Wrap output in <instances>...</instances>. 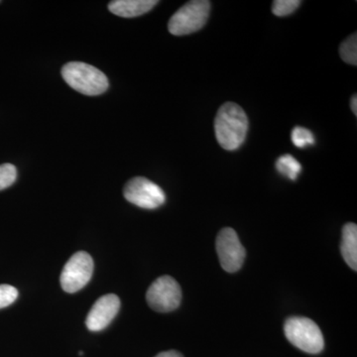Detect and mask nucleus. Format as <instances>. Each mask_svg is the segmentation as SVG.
Instances as JSON below:
<instances>
[{"label": "nucleus", "mask_w": 357, "mask_h": 357, "mask_svg": "<svg viewBox=\"0 0 357 357\" xmlns=\"http://www.w3.org/2000/svg\"><path fill=\"white\" fill-rule=\"evenodd\" d=\"M293 144L298 148H306L314 144V136L309 129L296 126L291 133Z\"/></svg>", "instance_id": "4468645a"}, {"label": "nucleus", "mask_w": 357, "mask_h": 357, "mask_svg": "<svg viewBox=\"0 0 357 357\" xmlns=\"http://www.w3.org/2000/svg\"><path fill=\"white\" fill-rule=\"evenodd\" d=\"M284 332L289 342L307 354H319L324 349L321 328L314 321L302 317H293L286 321Z\"/></svg>", "instance_id": "20e7f679"}, {"label": "nucleus", "mask_w": 357, "mask_h": 357, "mask_svg": "<svg viewBox=\"0 0 357 357\" xmlns=\"http://www.w3.org/2000/svg\"><path fill=\"white\" fill-rule=\"evenodd\" d=\"M276 169L281 175L285 176L290 180L295 181L299 177L302 166L292 155L285 154L279 157L276 161Z\"/></svg>", "instance_id": "f8f14e48"}, {"label": "nucleus", "mask_w": 357, "mask_h": 357, "mask_svg": "<svg viewBox=\"0 0 357 357\" xmlns=\"http://www.w3.org/2000/svg\"><path fill=\"white\" fill-rule=\"evenodd\" d=\"M17 178V169L13 164L6 163L0 165V191L10 187Z\"/></svg>", "instance_id": "dca6fc26"}, {"label": "nucleus", "mask_w": 357, "mask_h": 357, "mask_svg": "<svg viewBox=\"0 0 357 357\" xmlns=\"http://www.w3.org/2000/svg\"><path fill=\"white\" fill-rule=\"evenodd\" d=\"M182 300V289L175 279L168 275L159 277L151 284L146 293L149 307L159 312H172Z\"/></svg>", "instance_id": "39448f33"}, {"label": "nucleus", "mask_w": 357, "mask_h": 357, "mask_svg": "<svg viewBox=\"0 0 357 357\" xmlns=\"http://www.w3.org/2000/svg\"><path fill=\"white\" fill-rule=\"evenodd\" d=\"M301 3L302 2L299 0H275L272 6V13L279 17L290 15L299 8Z\"/></svg>", "instance_id": "2eb2a0df"}, {"label": "nucleus", "mask_w": 357, "mask_h": 357, "mask_svg": "<svg viewBox=\"0 0 357 357\" xmlns=\"http://www.w3.org/2000/svg\"><path fill=\"white\" fill-rule=\"evenodd\" d=\"M211 2L192 0L173 14L168 23L169 32L175 36H184L201 30L208 22Z\"/></svg>", "instance_id": "7ed1b4c3"}, {"label": "nucleus", "mask_w": 357, "mask_h": 357, "mask_svg": "<svg viewBox=\"0 0 357 357\" xmlns=\"http://www.w3.org/2000/svg\"><path fill=\"white\" fill-rule=\"evenodd\" d=\"M124 198L129 203L146 210H155L165 203L163 190L147 178L136 177L128 181L123 190Z\"/></svg>", "instance_id": "0eeeda50"}, {"label": "nucleus", "mask_w": 357, "mask_h": 357, "mask_svg": "<svg viewBox=\"0 0 357 357\" xmlns=\"http://www.w3.org/2000/svg\"><path fill=\"white\" fill-rule=\"evenodd\" d=\"M248 126V117L243 107L234 102H225L218 109L215 119L218 144L227 151L238 149L246 139Z\"/></svg>", "instance_id": "f257e3e1"}, {"label": "nucleus", "mask_w": 357, "mask_h": 357, "mask_svg": "<svg viewBox=\"0 0 357 357\" xmlns=\"http://www.w3.org/2000/svg\"><path fill=\"white\" fill-rule=\"evenodd\" d=\"M155 357H183L180 352L176 351H169L165 352H161L158 356Z\"/></svg>", "instance_id": "a211bd4d"}, {"label": "nucleus", "mask_w": 357, "mask_h": 357, "mask_svg": "<svg viewBox=\"0 0 357 357\" xmlns=\"http://www.w3.org/2000/svg\"><path fill=\"white\" fill-rule=\"evenodd\" d=\"M342 255L354 271L357 270V225L356 223H347L342 229Z\"/></svg>", "instance_id": "9b49d317"}, {"label": "nucleus", "mask_w": 357, "mask_h": 357, "mask_svg": "<svg viewBox=\"0 0 357 357\" xmlns=\"http://www.w3.org/2000/svg\"><path fill=\"white\" fill-rule=\"evenodd\" d=\"M62 76L70 88L83 95H102L109 89V79L102 70L86 63H68L63 67Z\"/></svg>", "instance_id": "f03ea898"}, {"label": "nucleus", "mask_w": 357, "mask_h": 357, "mask_svg": "<svg viewBox=\"0 0 357 357\" xmlns=\"http://www.w3.org/2000/svg\"><path fill=\"white\" fill-rule=\"evenodd\" d=\"M17 297V289L13 286L7 285V284L0 285V309L10 306L15 302Z\"/></svg>", "instance_id": "f3484780"}, {"label": "nucleus", "mask_w": 357, "mask_h": 357, "mask_svg": "<svg viewBox=\"0 0 357 357\" xmlns=\"http://www.w3.org/2000/svg\"><path fill=\"white\" fill-rule=\"evenodd\" d=\"M93 272V260L86 251H79L66 263L61 274V286L67 293L82 290L91 280Z\"/></svg>", "instance_id": "423d86ee"}, {"label": "nucleus", "mask_w": 357, "mask_h": 357, "mask_svg": "<svg viewBox=\"0 0 357 357\" xmlns=\"http://www.w3.org/2000/svg\"><path fill=\"white\" fill-rule=\"evenodd\" d=\"M215 248L223 270L234 273L243 267L246 251L236 230L230 227L220 230L215 241Z\"/></svg>", "instance_id": "6e6552de"}, {"label": "nucleus", "mask_w": 357, "mask_h": 357, "mask_svg": "<svg viewBox=\"0 0 357 357\" xmlns=\"http://www.w3.org/2000/svg\"><path fill=\"white\" fill-rule=\"evenodd\" d=\"M340 57L347 64L357 65V37L356 33L342 42L340 47Z\"/></svg>", "instance_id": "ddd939ff"}, {"label": "nucleus", "mask_w": 357, "mask_h": 357, "mask_svg": "<svg viewBox=\"0 0 357 357\" xmlns=\"http://www.w3.org/2000/svg\"><path fill=\"white\" fill-rule=\"evenodd\" d=\"M351 107L352 112H354V114H357V96L356 95H354L351 98Z\"/></svg>", "instance_id": "6ab92c4d"}, {"label": "nucleus", "mask_w": 357, "mask_h": 357, "mask_svg": "<svg viewBox=\"0 0 357 357\" xmlns=\"http://www.w3.org/2000/svg\"><path fill=\"white\" fill-rule=\"evenodd\" d=\"M158 3L155 0H114L109 2V9L114 15L133 18L149 13Z\"/></svg>", "instance_id": "9d476101"}, {"label": "nucleus", "mask_w": 357, "mask_h": 357, "mask_svg": "<svg viewBox=\"0 0 357 357\" xmlns=\"http://www.w3.org/2000/svg\"><path fill=\"white\" fill-rule=\"evenodd\" d=\"M121 309V300L114 294L102 296L89 311L86 325L91 332H100L114 321Z\"/></svg>", "instance_id": "1a4fd4ad"}]
</instances>
